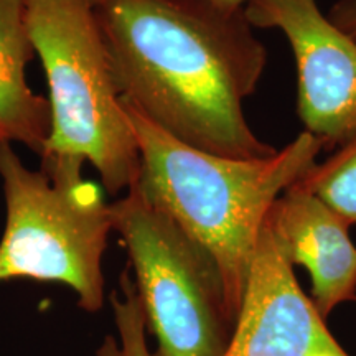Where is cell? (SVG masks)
Segmentation results:
<instances>
[{
    "mask_svg": "<svg viewBox=\"0 0 356 356\" xmlns=\"http://www.w3.org/2000/svg\"><path fill=\"white\" fill-rule=\"evenodd\" d=\"M0 178L7 204L0 284H63L79 309L99 312L106 299L102 259L114 231L101 186L83 177V165L66 160H42V170H30L6 139H0Z\"/></svg>",
    "mask_w": 356,
    "mask_h": 356,
    "instance_id": "cell-4",
    "label": "cell"
},
{
    "mask_svg": "<svg viewBox=\"0 0 356 356\" xmlns=\"http://www.w3.org/2000/svg\"><path fill=\"white\" fill-rule=\"evenodd\" d=\"M207 2L226 12H241L249 0H207Z\"/></svg>",
    "mask_w": 356,
    "mask_h": 356,
    "instance_id": "cell-13",
    "label": "cell"
},
{
    "mask_svg": "<svg viewBox=\"0 0 356 356\" xmlns=\"http://www.w3.org/2000/svg\"><path fill=\"white\" fill-rule=\"evenodd\" d=\"M222 356H350L300 289L269 215Z\"/></svg>",
    "mask_w": 356,
    "mask_h": 356,
    "instance_id": "cell-7",
    "label": "cell"
},
{
    "mask_svg": "<svg viewBox=\"0 0 356 356\" xmlns=\"http://www.w3.org/2000/svg\"><path fill=\"white\" fill-rule=\"evenodd\" d=\"M327 15L341 32L356 42V0H337Z\"/></svg>",
    "mask_w": 356,
    "mask_h": 356,
    "instance_id": "cell-12",
    "label": "cell"
},
{
    "mask_svg": "<svg viewBox=\"0 0 356 356\" xmlns=\"http://www.w3.org/2000/svg\"><path fill=\"white\" fill-rule=\"evenodd\" d=\"M139 292L154 356H222L234 330L220 269L139 186L111 203Z\"/></svg>",
    "mask_w": 356,
    "mask_h": 356,
    "instance_id": "cell-5",
    "label": "cell"
},
{
    "mask_svg": "<svg viewBox=\"0 0 356 356\" xmlns=\"http://www.w3.org/2000/svg\"><path fill=\"white\" fill-rule=\"evenodd\" d=\"M115 332L101 341L96 356H154L147 343V320L139 292L126 267L119 277V287L109 296Z\"/></svg>",
    "mask_w": 356,
    "mask_h": 356,
    "instance_id": "cell-11",
    "label": "cell"
},
{
    "mask_svg": "<svg viewBox=\"0 0 356 356\" xmlns=\"http://www.w3.org/2000/svg\"><path fill=\"white\" fill-rule=\"evenodd\" d=\"M29 32L50 89L43 159L96 168L106 193L139 181L140 152L92 0H29Z\"/></svg>",
    "mask_w": 356,
    "mask_h": 356,
    "instance_id": "cell-3",
    "label": "cell"
},
{
    "mask_svg": "<svg viewBox=\"0 0 356 356\" xmlns=\"http://www.w3.org/2000/svg\"><path fill=\"white\" fill-rule=\"evenodd\" d=\"M269 221L292 266H304L312 302L327 318L343 302L356 300V246L350 226L299 181L277 198Z\"/></svg>",
    "mask_w": 356,
    "mask_h": 356,
    "instance_id": "cell-8",
    "label": "cell"
},
{
    "mask_svg": "<svg viewBox=\"0 0 356 356\" xmlns=\"http://www.w3.org/2000/svg\"><path fill=\"white\" fill-rule=\"evenodd\" d=\"M92 2H95V3H97V2H99V0H92Z\"/></svg>",
    "mask_w": 356,
    "mask_h": 356,
    "instance_id": "cell-14",
    "label": "cell"
},
{
    "mask_svg": "<svg viewBox=\"0 0 356 356\" xmlns=\"http://www.w3.org/2000/svg\"><path fill=\"white\" fill-rule=\"evenodd\" d=\"M124 106L140 152L136 185L213 257L236 322L266 218L317 163L323 144L302 131L267 157H221L181 144Z\"/></svg>",
    "mask_w": 356,
    "mask_h": 356,
    "instance_id": "cell-2",
    "label": "cell"
},
{
    "mask_svg": "<svg viewBox=\"0 0 356 356\" xmlns=\"http://www.w3.org/2000/svg\"><path fill=\"white\" fill-rule=\"evenodd\" d=\"M102 37L122 99L181 144L231 159L273 145L252 131L244 101L267 66L246 13L207 0H99Z\"/></svg>",
    "mask_w": 356,
    "mask_h": 356,
    "instance_id": "cell-1",
    "label": "cell"
},
{
    "mask_svg": "<svg viewBox=\"0 0 356 356\" xmlns=\"http://www.w3.org/2000/svg\"><path fill=\"white\" fill-rule=\"evenodd\" d=\"M254 29L279 30L296 58L297 114L304 131L337 149L356 132V42L317 0H249Z\"/></svg>",
    "mask_w": 356,
    "mask_h": 356,
    "instance_id": "cell-6",
    "label": "cell"
},
{
    "mask_svg": "<svg viewBox=\"0 0 356 356\" xmlns=\"http://www.w3.org/2000/svg\"><path fill=\"white\" fill-rule=\"evenodd\" d=\"M29 0H0V137L42 155L51 131L50 102L26 83L33 56Z\"/></svg>",
    "mask_w": 356,
    "mask_h": 356,
    "instance_id": "cell-9",
    "label": "cell"
},
{
    "mask_svg": "<svg viewBox=\"0 0 356 356\" xmlns=\"http://www.w3.org/2000/svg\"><path fill=\"white\" fill-rule=\"evenodd\" d=\"M0 139H2V137H0Z\"/></svg>",
    "mask_w": 356,
    "mask_h": 356,
    "instance_id": "cell-15",
    "label": "cell"
},
{
    "mask_svg": "<svg viewBox=\"0 0 356 356\" xmlns=\"http://www.w3.org/2000/svg\"><path fill=\"white\" fill-rule=\"evenodd\" d=\"M299 184L323 200L346 225H356V132L317 162Z\"/></svg>",
    "mask_w": 356,
    "mask_h": 356,
    "instance_id": "cell-10",
    "label": "cell"
}]
</instances>
